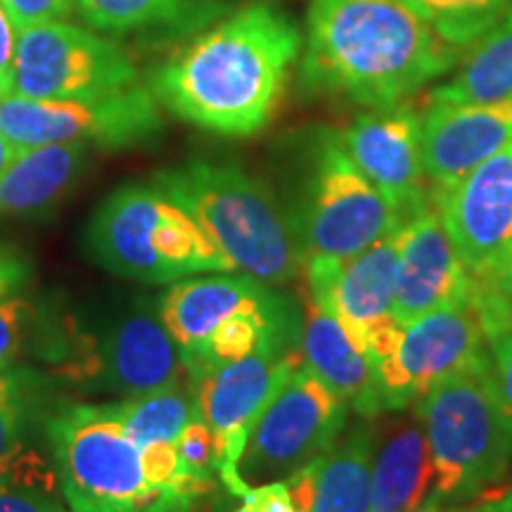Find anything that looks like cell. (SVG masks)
<instances>
[{"mask_svg": "<svg viewBox=\"0 0 512 512\" xmlns=\"http://www.w3.org/2000/svg\"><path fill=\"white\" fill-rule=\"evenodd\" d=\"M152 76L155 98L178 119L228 138H247L271 121L304 36L266 3L230 10Z\"/></svg>", "mask_w": 512, "mask_h": 512, "instance_id": "1", "label": "cell"}, {"mask_svg": "<svg viewBox=\"0 0 512 512\" xmlns=\"http://www.w3.org/2000/svg\"><path fill=\"white\" fill-rule=\"evenodd\" d=\"M463 55L406 0H313L299 57L306 88L387 110L453 72Z\"/></svg>", "mask_w": 512, "mask_h": 512, "instance_id": "2", "label": "cell"}, {"mask_svg": "<svg viewBox=\"0 0 512 512\" xmlns=\"http://www.w3.org/2000/svg\"><path fill=\"white\" fill-rule=\"evenodd\" d=\"M155 185L200 223L235 271L271 285L304 271L306 254L290 211L242 166L190 162L159 171Z\"/></svg>", "mask_w": 512, "mask_h": 512, "instance_id": "3", "label": "cell"}, {"mask_svg": "<svg viewBox=\"0 0 512 512\" xmlns=\"http://www.w3.org/2000/svg\"><path fill=\"white\" fill-rule=\"evenodd\" d=\"M415 408L432 451V498L463 503L501 482L512 463V432L486 351L446 375Z\"/></svg>", "mask_w": 512, "mask_h": 512, "instance_id": "4", "label": "cell"}, {"mask_svg": "<svg viewBox=\"0 0 512 512\" xmlns=\"http://www.w3.org/2000/svg\"><path fill=\"white\" fill-rule=\"evenodd\" d=\"M86 249L105 271L147 285L202 271H235L200 223L155 183L114 190L88 223Z\"/></svg>", "mask_w": 512, "mask_h": 512, "instance_id": "5", "label": "cell"}, {"mask_svg": "<svg viewBox=\"0 0 512 512\" xmlns=\"http://www.w3.org/2000/svg\"><path fill=\"white\" fill-rule=\"evenodd\" d=\"M55 472L72 512H192L195 498L147 484L140 446L114 406H72L48 422Z\"/></svg>", "mask_w": 512, "mask_h": 512, "instance_id": "6", "label": "cell"}, {"mask_svg": "<svg viewBox=\"0 0 512 512\" xmlns=\"http://www.w3.org/2000/svg\"><path fill=\"white\" fill-rule=\"evenodd\" d=\"M294 230L309 259H349L403 223L387 197L361 174L339 131L320 128L304 155V174L292 207Z\"/></svg>", "mask_w": 512, "mask_h": 512, "instance_id": "7", "label": "cell"}, {"mask_svg": "<svg viewBox=\"0 0 512 512\" xmlns=\"http://www.w3.org/2000/svg\"><path fill=\"white\" fill-rule=\"evenodd\" d=\"M162 128L159 100L143 83L98 98L34 100L10 95L0 102V133L17 150L55 143L124 150L150 143Z\"/></svg>", "mask_w": 512, "mask_h": 512, "instance_id": "8", "label": "cell"}, {"mask_svg": "<svg viewBox=\"0 0 512 512\" xmlns=\"http://www.w3.org/2000/svg\"><path fill=\"white\" fill-rule=\"evenodd\" d=\"M297 330L266 337L252 354L233 363H219L192 384L202 420L214 434V465L233 496L247 489L238 477V465L256 420L278 394L294 370L304 363Z\"/></svg>", "mask_w": 512, "mask_h": 512, "instance_id": "9", "label": "cell"}, {"mask_svg": "<svg viewBox=\"0 0 512 512\" xmlns=\"http://www.w3.org/2000/svg\"><path fill=\"white\" fill-rule=\"evenodd\" d=\"M349 406L309 366H299L268 401L242 451L238 477L245 489L285 482L342 437Z\"/></svg>", "mask_w": 512, "mask_h": 512, "instance_id": "10", "label": "cell"}, {"mask_svg": "<svg viewBox=\"0 0 512 512\" xmlns=\"http://www.w3.org/2000/svg\"><path fill=\"white\" fill-rule=\"evenodd\" d=\"M486 335L475 304L439 309L392 325L370 337L366 354L373 363L384 411H406L432 392L446 375L484 351Z\"/></svg>", "mask_w": 512, "mask_h": 512, "instance_id": "11", "label": "cell"}, {"mask_svg": "<svg viewBox=\"0 0 512 512\" xmlns=\"http://www.w3.org/2000/svg\"><path fill=\"white\" fill-rule=\"evenodd\" d=\"M140 83L128 50L100 31L50 22L17 31L12 60L15 95L34 100H76L117 93Z\"/></svg>", "mask_w": 512, "mask_h": 512, "instance_id": "12", "label": "cell"}, {"mask_svg": "<svg viewBox=\"0 0 512 512\" xmlns=\"http://www.w3.org/2000/svg\"><path fill=\"white\" fill-rule=\"evenodd\" d=\"M67 373L74 380L100 382L128 396L190 382L181 349L166 330L159 309L147 304L119 316L100 339H86L81 356L67 366Z\"/></svg>", "mask_w": 512, "mask_h": 512, "instance_id": "13", "label": "cell"}, {"mask_svg": "<svg viewBox=\"0 0 512 512\" xmlns=\"http://www.w3.org/2000/svg\"><path fill=\"white\" fill-rule=\"evenodd\" d=\"M432 202L475 283L494 275L512 256V140Z\"/></svg>", "mask_w": 512, "mask_h": 512, "instance_id": "14", "label": "cell"}, {"mask_svg": "<svg viewBox=\"0 0 512 512\" xmlns=\"http://www.w3.org/2000/svg\"><path fill=\"white\" fill-rule=\"evenodd\" d=\"M401 226L349 259H309L304 266L309 297L325 306L363 351L370 337L396 320Z\"/></svg>", "mask_w": 512, "mask_h": 512, "instance_id": "15", "label": "cell"}, {"mask_svg": "<svg viewBox=\"0 0 512 512\" xmlns=\"http://www.w3.org/2000/svg\"><path fill=\"white\" fill-rule=\"evenodd\" d=\"M339 138L351 162L403 221L430 207L432 188L422 166V114L411 102L358 114Z\"/></svg>", "mask_w": 512, "mask_h": 512, "instance_id": "16", "label": "cell"}, {"mask_svg": "<svg viewBox=\"0 0 512 512\" xmlns=\"http://www.w3.org/2000/svg\"><path fill=\"white\" fill-rule=\"evenodd\" d=\"M472 299L475 278L432 202L401 226L394 318L411 323L432 311L472 304Z\"/></svg>", "mask_w": 512, "mask_h": 512, "instance_id": "17", "label": "cell"}, {"mask_svg": "<svg viewBox=\"0 0 512 512\" xmlns=\"http://www.w3.org/2000/svg\"><path fill=\"white\" fill-rule=\"evenodd\" d=\"M512 140V98L432 100L422 114V166L434 192L448 190Z\"/></svg>", "mask_w": 512, "mask_h": 512, "instance_id": "18", "label": "cell"}, {"mask_svg": "<svg viewBox=\"0 0 512 512\" xmlns=\"http://www.w3.org/2000/svg\"><path fill=\"white\" fill-rule=\"evenodd\" d=\"M299 349L304 366L328 384L358 418L375 420L384 413L380 382L368 354L358 349L342 323L311 297H306Z\"/></svg>", "mask_w": 512, "mask_h": 512, "instance_id": "19", "label": "cell"}, {"mask_svg": "<svg viewBox=\"0 0 512 512\" xmlns=\"http://www.w3.org/2000/svg\"><path fill=\"white\" fill-rule=\"evenodd\" d=\"M377 427L370 512H418L430 498L434 465L418 408Z\"/></svg>", "mask_w": 512, "mask_h": 512, "instance_id": "20", "label": "cell"}, {"mask_svg": "<svg viewBox=\"0 0 512 512\" xmlns=\"http://www.w3.org/2000/svg\"><path fill=\"white\" fill-rule=\"evenodd\" d=\"M275 292L266 290L252 275H209L183 280L159 299V316L178 349L200 347L223 320L245 309L271 302Z\"/></svg>", "mask_w": 512, "mask_h": 512, "instance_id": "21", "label": "cell"}, {"mask_svg": "<svg viewBox=\"0 0 512 512\" xmlns=\"http://www.w3.org/2000/svg\"><path fill=\"white\" fill-rule=\"evenodd\" d=\"M88 145L55 143L22 150L0 174V219H22L50 211L79 181Z\"/></svg>", "mask_w": 512, "mask_h": 512, "instance_id": "22", "label": "cell"}, {"mask_svg": "<svg viewBox=\"0 0 512 512\" xmlns=\"http://www.w3.org/2000/svg\"><path fill=\"white\" fill-rule=\"evenodd\" d=\"M86 27L100 34L195 36L228 15L226 0H74Z\"/></svg>", "mask_w": 512, "mask_h": 512, "instance_id": "23", "label": "cell"}, {"mask_svg": "<svg viewBox=\"0 0 512 512\" xmlns=\"http://www.w3.org/2000/svg\"><path fill=\"white\" fill-rule=\"evenodd\" d=\"M377 425L363 420L328 453L313 460V501L309 512H370Z\"/></svg>", "mask_w": 512, "mask_h": 512, "instance_id": "24", "label": "cell"}, {"mask_svg": "<svg viewBox=\"0 0 512 512\" xmlns=\"http://www.w3.org/2000/svg\"><path fill=\"white\" fill-rule=\"evenodd\" d=\"M430 98L446 102L512 98V17L467 48L456 74L434 88Z\"/></svg>", "mask_w": 512, "mask_h": 512, "instance_id": "25", "label": "cell"}, {"mask_svg": "<svg viewBox=\"0 0 512 512\" xmlns=\"http://www.w3.org/2000/svg\"><path fill=\"white\" fill-rule=\"evenodd\" d=\"M114 408L126 434L140 448L155 441H176L192 420L202 418L200 403L190 382L131 396Z\"/></svg>", "mask_w": 512, "mask_h": 512, "instance_id": "26", "label": "cell"}, {"mask_svg": "<svg viewBox=\"0 0 512 512\" xmlns=\"http://www.w3.org/2000/svg\"><path fill=\"white\" fill-rule=\"evenodd\" d=\"M406 3L441 38L463 53L512 17V0H406Z\"/></svg>", "mask_w": 512, "mask_h": 512, "instance_id": "27", "label": "cell"}, {"mask_svg": "<svg viewBox=\"0 0 512 512\" xmlns=\"http://www.w3.org/2000/svg\"><path fill=\"white\" fill-rule=\"evenodd\" d=\"M27 382L17 370L0 373V467L15 456L22 448V427H24V396Z\"/></svg>", "mask_w": 512, "mask_h": 512, "instance_id": "28", "label": "cell"}, {"mask_svg": "<svg viewBox=\"0 0 512 512\" xmlns=\"http://www.w3.org/2000/svg\"><path fill=\"white\" fill-rule=\"evenodd\" d=\"M34 332L36 309L27 299L12 297L0 302V373L12 370Z\"/></svg>", "mask_w": 512, "mask_h": 512, "instance_id": "29", "label": "cell"}, {"mask_svg": "<svg viewBox=\"0 0 512 512\" xmlns=\"http://www.w3.org/2000/svg\"><path fill=\"white\" fill-rule=\"evenodd\" d=\"M55 491L50 486L0 477V512H72Z\"/></svg>", "mask_w": 512, "mask_h": 512, "instance_id": "30", "label": "cell"}, {"mask_svg": "<svg viewBox=\"0 0 512 512\" xmlns=\"http://www.w3.org/2000/svg\"><path fill=\"white\" fill-rule=\"evenodd\" d=\"M176 446L185 470H190L192 475L214 479V434H211L207 422L202 418L192 420L190 425L178 434Z\"/></svg>", "mask_w": 512, "mask_h": 512, "instance_id": "31", "label": "cell"}, {"mask_svg": "<svg viewBox=\"0 0 512 512\" xmlns=\"http://www.w3.org/2000/svg\"><path fill=\"white\" fill-rule=\"evenodd\" d=\"M17 31L38 24L67 22L76 12L74 0H0Z\"/></svg>", "mask_w": 512, "mask_h": 512, "instance_id": "32", "label": "cell"}, {"mask_svg": "<svg viewBox=\"0 0 512 512\" xmlns=\"http://www.w3.org/2000/svg\"><path fill=\"white\" fill-rule=\"evenodd\" d=\"M486 344H489V361L498 399H501L503 413L512 432V332L489 337Z\"/></svg>", "mask_w": 512, "mask_h": 512, "instance_id": "33", "label": "cell"}, {"mask_svg": "<svg viewBox=\"0 0 512 512\" xmlns=\"http://www.w3.org/2000/svg\"><path fill=\"white\" fill-rule=\"evenodd\" d=\"M235 512H297V510H294L287 482H271V484L252 486V489L242 496V505Z\"/></svg>", "mask_w": 512, "mask_h": 512, "instance_id": "34", "label": "cell"}, {"mask_svg": "<svg viewBox=\"0 0 512 512\" xmlns=\"http://www.w3.org/2000/svg\"><path fill=\"white\" fill-rule=\"evenodd\" d=\"M472 304H475L479 320H482L486 339L512 332V302L496 297H475Z\"/></svg>", "mask_w": 512, "mask_h": 512, "instance_id": "35", "label": "cell"}, {"mask_svg": "<svg viewBox=\"0 0 512 512\" xmlns=\"http://www.w3.org/2000/svg\"><path fill=\"white\" fill-rule=\"evenodd\" d=\"M31 278V264L17 249L0 245V302Z\"/></svg>", "mask_w": 512, "mask_h": 512, "instance_id": "36", "label": "cell"}, {"mask_svg": "<svg viewBox=\"0 0 512 512\" xmlns=\"http://www.w3.org/2000/svg\"><path fill=\"white\" fill-rule=\"evenodd\" d=\"M475 297H496L512 302V256L489 278L477 280Z\"/></svg>", "mask_w": 512, "mask_h": 512, "instance_id": "37", "label": "cell"}, {"mask_svg": "<svg viewBox=\"0 0 512 512\" xmlns=\"http://www.w3.org/2000/svg\"><path fill=\"white\" fill-rule=\"evenodd\" d=\"M17 50V27L0 5V72L12 76V60Z\"/></svg>", "mask_w": 512, "mask_h": 512, "instance_id": "38", "label": "cell"}, {"mask_svg": "<svg viewBox=\"0 0 512 512\" xmlns=\"http://www.w3.org/2000/svg\"><path fill=\"white\" fill-rule=\"evenodd\" d=\"M465 512H512V489L505 491V494L491 498V501H484L477 508L465 510Z\"/></svg>", "mask_w": 512, "mask_h": 512, "instance_id": "39", "label": "cell"}, {"mask_svg": "<svg viewBox=\"0 0 512 512\" xmlns=\"http://www.w3.org/2000/svg\"><path fill=\"white\" fill-rule=\"evenodd\" d=\"M19 152L22 150H17V147L12 145L10 140L3 136V133H0V174H3V171L8 169L12 162H15V159L19 157Z\"/></svg>", "mask_w": 512, "mask_h": 512, "instance_id": "40", "label": "cell"}, {"mask_svg": "<svg viewBox=\"0 0 512 512\" xmlns=\"http://www.w3.org/2000/svg\"><path fill=\"white\" fill-rule=\"evenodd\" d=\"M10 95H15V88H12V76L0 72V102L8 100Z\"/></svg>", "mask_w": 512, "mask_h": 512, "instance_id": "41", "label": "cell"}, {"mask_svg": "<svg viewBox=\"0 0 512 512\" xmlns=\"http://www.w3.org/2000/svg\"><path fill=\"white\" fill-rule=\"evenodd\" d=\"M418 512H446L444 510V505H441L439 501H437V498H427V501H425V505H422V508L418 510Z\"/></svg>", "mask_w": 512, "mask_h": 512, "instance_id": "42", "label": "cell"}]
</instances>
